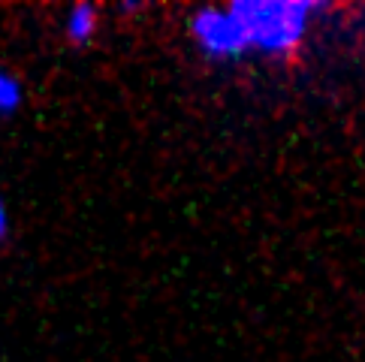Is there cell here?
<instances>
[{
    "label": "cell",
    "instance_id": "obj_4",
    "mask_svg": "<svg viewBox=\"0 0 365 362\" xmlns=\"http://www.w3.org/2000/svg\"><path fill=\"white\" fill-rule=\"evenodd\" d=\"M21 103V85L12 73L0 67V112H12Z\"/></svg>",
    "mask_w": 365,
    "mask_h": 362
},
{
    "label": "cell",
    "instance_id": "obj_2",
    "mask_svg": "<svg viewBox=\"0 0 365 362\" xmlns=\"http://www.w3.org/2000/svg\"><path fill=\"white\" fill-rule=\"evenodd\" d=\"M190 33L200 43V48L212 58H239L247 51V40L239 28V21L232 19L230 9H200L190 19Z\"/></svg>",
    "mask_w": 365,
    "mask_h": 362
},
{
    "label": "cell",
    "instance_id": "obj_3",
    "mask_svg": "<svg viewBox=\"0 0 365 362\" xmlns=\"http://www.w3.org/2000/svg\"><path fill=\"white\" fill-rule=\"evenodd\" d=\"M67 36L73 43H88L91 36L97 31V6L91 4H76L70 12H67Z\"/></svg>",
    "mask_w": 365,
    "mask_h": 362
},
{
    "label": "cell",
    "instance_id": "obj_1",
    "mask_svg": "<svg viewBox=\"0 0 365 362\" xmlns=\"http://www.w3.org/2000/svg\"><path fill=\"white\" fill-rule=\"evenodd\" d=\"M227 9L239 21L247 48H259L266 55H293L320 6L305 0H239Z\"/></svg>",
    "mask_w": 365,
    "mask_h": 362
},
{
    "label": "cell",
    "instance_id": "obj_5",
    "mask_svg": "<svg viewBox=\"0 0 365 362\" xmlns=\"http://www.w3.org/2000/svg\"><path fill=\"white\" fill-rule=\"evenodd\" d=\"M6 229H9V214H6V202H4V197H0V239L6 236Z\"/></svg>",
    "mask_w": 365,
    "mask_h": 362
}]
</instances>
